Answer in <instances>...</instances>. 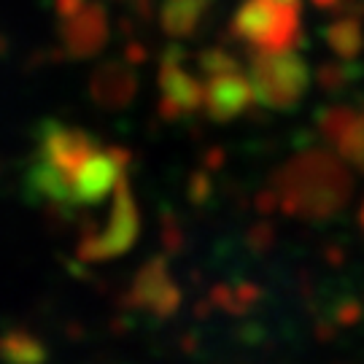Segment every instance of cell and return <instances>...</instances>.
<instances>
[{"label":"cell","mask_w":364,"mask_h":364,"mask_svg":"<svg viewBox=\"0 0 364 364\" xmlns=\"http://www.w3.org/2000/svg\"><path fill=\"white\" fill-rule=\"evenodd\" d=\"M284 3H291V6H299V0H284Z\"/></svg>","instance_id":"cell-18"},{"label":"cell","mask_w":364,"mask_h":364,"mask_svg":"<svg viewBox=\"0 0 364 364\" xmlns=\"http://www.w3.org/2000/svg\"><path fill=\"white\" fill-rule=\"evenodd\" d=\"M127 173V151L117 146H97L73 176V205H100L111 200Z\"/></svg>","instance_id":"cell-7"},{"label":"cell","mask_w":364,"mask_h":364,"mask_svg":"<svg viewBox=\"0 0 364 364\" xmlns=\"http://www.w3.org/2000/svg\"><path fill=\"white\" fill-rule=\"evenodd\" d=\"M132 305L146 308V313H156V316H170L178 308L181 291L173 284L168 273V264L162 259H151L141 273L135 275L130 291Z\"/></svg>","instance_id":"cell-11"},{"label":"cell","mask_w":364,"mask_h":364,"mask_svg":"<svg viewBox=\"0 0 364 364\" xmlns=\"http://www.w3.org/2000/svg\"><path fill=\"white\" fill-rule=\"evenodd\" d=\"M60 38L73 57H92L108 41V19L103 6L92 0H57Z\"/></svg>","instance_id":"cell-9"},{"label":"cell","mask_w":364,"mask_h":364,"mask_svg":"<svg viewBox=\"0 0 364 364\" xmlns=\"http://www.w3.org/2000/svg\"><path fill=\"white\" fill-rule=\"evenodd\" d=\"M299 6L284 0H243L232 16V36L251 52H284L299 41Z\"/></svg>","instance_id":"cell-4"},{"label":"cell","mask_w":364,"mask_h":364,"mask_svg":"<svg viewBox=\"0 0 364 364\" xmlns=\"http://www.w3.org/2000/svg\"><path fill=\"white\" fill-rule=\"evenodd\" d=\"M159 114L165 119L192 117L203 108V78L183 63L178 49L165 52L159 63Z\"/></svg>","instance_id":"cell-8"},{"label":"cell","mask_w":364,"mask_h":364,"mask_svg":"<svg viewBox=\"0 0 364 364\" xmlns=\"http://www.w3.org/2000/svg\"><path fill=\"white\" fill-rule=\"evenodd\" d=\"M318 9H324V11H338L343 3H348V0H313Z\"/></svg>","instance_id":"cell-16"},{"label":"cell","mask_w":364,"mask_h":364,"mask_svg":"<svg viewBox=\"0 0 364 364\" xmlns=\"http://www.w3.org/2000/svg\"><path fill=\"white\" fill-rule=\"evenodd\" d=\"M97 146L100 141L87 130L63 122H43L27 181L52 205H73V176Z\"/></svg>","instance_id":"cell-2"},{"label":"cell","mask_w":364,"mask_h":364,"mask_svg":"<svg viewBox=\"0 0 364 364\" xmlns=\"http://www.w3.org/2000/svg\"><path fill=\"white\" fill-rule=\"evenodd\" d=\"M359 219H362V227H364V203H362V213H359Z\"/></svg>","instance_id":"cell-17"},{"label":"cell","mask_w":364,"mask_h":364,"mask_svg":"<svg viewBox=\"0 0 364 364\" xmlns=\"http://www.w3.org/2000/svg\"><path fill=\"white\" fill-rule=\"evenodd\" d=\"M321 132L348 168L364 173V111L332 105L321 114Z\"/></svg>","instance_id":"cell-10"},{"label":"cell","mask_w":364,"mask_h":364,"mask_svg":"<svg viewBox=\"0 0 364 364\" xmlns=\"http://www.w3.org/2000/svg\"><path fill=\"white\" fill-rule=\"evenodd\" d=\"M326 43H329V49L338 57H346V60L356 57L364 46L362 22L356 16H340V19H335L332 25L326 27Z\"/></svg>","instance_id":"cell-15"},{"label":"cell","mask_w":364,"mask_h":364,"mask_svg":"<svg viewBox=\"0 0 364 364\" xmlns=\"http://www.w3.org/2000/svg\"><path fill=\"white\" fill-rule=\"evenodd\" d=\"M0 359L6 364H43L46 348L36 335L9 332V335H0Z\"/></svg>","instance_id":"cell-14"},{"label":"cell","mask_w":364,"mask_h":364,"mask_svg":"<svg viewBox=\"0 0 364 364\" xmlns=\"http://www.w3.org/2000/svg\"><path fill=\"white\" fill-rule=\"evenodd\" d=\"M138 235H141V210H138V203L124 178L117 186V192L111 195V205L105 210L100 227L90 230L81 237L78 254L90 262L117 259L130 251Z\"/></svg>","instance_id":"cell-6"},{"label":"cell","mask_w":364,"mask_h":364,"mask_svg":"<svg viewBox=\"0 0 364 364\" xmlns=\"http://www.w3.org/2000/svg\"><path fill=\"white\" fill-rule=\"evenodd\" d=\"M248 76L254 84L257 103L273 111H289L299 105L311 87V68L297 49L284 52H254Z\"/></svg>","instance_id":"cell-5"},{"label":"cell","mask_w":364,"mask_h":364,"mask_svg":"<svg viewBox=\"0 0 364 364\" xmlns=\"http://www.w3.org/2000/svg\"><path fill=\"white\" fill-rule=\"evenodd\" d=\"M197 73L203 78V111L216 122H232L248 114L257 95L248 70L227 52H205L197 63Z\"/></svg>","instance_id":"cell-3"},{"label":"cell","mask_w":364,"mask_h":364,"mask_svg":"<svg viewBox=\"0 0 364 364\" xmlns=\"http://www.w3.org/2000/svg\"><path fill=\"white\" fill-rule=\"evenodd\" d=\"M210 11V0H165L159 22L173 38H192Z\"/></svg>","instance_id":"cell-13"},{"label":"cell","mask_w":364,"mask_h":364,"mask_svg":"<svg viewBox=\"0 0 364 364\" xmlns=\"http://www.w3.org/2000/svg\"><path fill=\"white\" fill-rule=\"evenodd\" d=\"M138 78L127 65L122 63H108L97 68L92 76V97L103 108H122L135 97Z\"/></svg>","instance_id":"cell-12"},{"label":"cell","mask_w":364,"mask_h":364,"mask_svg":"<svg viewBox=\"0 0 364 364\" xmlns=\"http://www.w3.org/2000/svg\"><path fill=\"white\" fill-rule=\"evenodd\" d=\"M353 178L343 156L308 149L291 156L275 173L273 195L278 208L297 219H329L351 200Z\"/></svg>","instance_id":"cell-1"}]
</instances>
